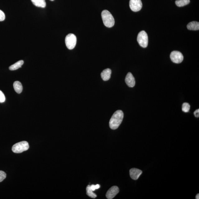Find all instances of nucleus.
<instances>
[{"label":"nucleus","mask_w":199,"mask_h":199,"mask_svg":"<svg viewBox=\"0 0 199 199\" xmlns=\"http://www.w3.org/2000/svg\"><path fill=\"white\" fill-rule=\"evenodd\" d=\"M124 118V113L121 110L116 111L112 116L109 122V126L112 130L117 129L122 123Z\"/></svg>","instance_id":"f257e3e1"},{"label":"nucleus","mask_w":199,"mask_h":199,"mask_svg":"<svg viewBox=\"0 0 199 199\" xmlns=\"http://www.w3.org/2000/svg\"><path fill=\"white\" fill-rule=\"evenodd\" d=\"M102 17L104 25L106 27L111 28L115 24V21L113 16L109 11L106 10L102 11Z\"/></svg>","instance_id":"f03ea898"},{"label":"nucleus","mask_w":199,"mask_h":199,"mask_svg":"<svg viewBox=\"0 0 199 199\" xmlns=\"http://www.w3.org/2000/svg\"><path fill=\"white\" fill-rule=\"evenodd\" d=\"M29 143L25 141L17 143L14 145L12 148V151L16 154H20L29 149Z\"/></svg>","instance_id":"7ed1b4c3"},{"label":"nucleus","mask_w":199,"mask_h":199,"mask_svg":"<svg viewBox=\"0 0 199 199\" xmlns=\"http://www.w3.org/2000/svg\"><path fill=\"white\" fill-rule=\"evenodd\" d=\"M77 42V38L73 34H69L66 36L65 42L66 47L69 50H72L75 47Z\"/></svg>","instance_id":"20e7f679"},{"label":"nucleus","mask_w":199,"mask_h":199,"mask_svg":"<svg viewBox=\"0 0 199 199\" xmlns=\"http://www.w3.org/2000/svg\"><path fill=\"white\" fill-rule=\"evenodd\" d=\"M137 41L140 45L143 48L147 47L148 38L147 34L144 31H142L139 33L137 37Z\"/></svg>","instance_id":"39448f33"},{"label":"nucleus","mask_w":199,"mask_h":199,"mask_svg":"<svg viewBox=\"0 0 199 199\" xmlns=\"http://www.w3.org/2000/svg\"><path fill=\"white\" fill-rule=\"evenodd\" d=\"M170 59L174 63L180 64L184 59L183 56L181 53L178 51H173L170 55Z\"/></svg>","instance_id":"423d86ee"},{"label":"nucleus","mask_w":199,"mask_h":199,"mask_svg":"<svg viewBox=\"0 0 199 199\" xmlns=\"http://www.w3.org/2000/svg\"><path fill=\"white\" fill-rule=\"evenodd\" d=\"M130 7L133 11H139L142 7V1L141 0H130Z\"/></svg>","instance_id":"0eeeda50"},{"label":"nucleus","mask_w":199,"mask_h":199,"mask_svg":"<svg viewBox=\"0 0 199 199\" xmlns=\"http://www.w3.org/2000/svg\"><path fill=\"white\" fill-rule=\"evenodd\" d=\"M119 192V189L116 186H114L110 188L106 194V197L108 199L113 198Z\"/></svg>","instance_id":"6e6552de"},{"label":"nucleus","mask_w":199,"mask_h":199,"mask_svg":"<svg viewBox=\"0 0 199 199\" xmlns=\"http://www.w3.org/2000/svg\"><path fill=\"white\" fill-rule=\"evenodd\" d=\"M126 83L129 87H134L135 84V80L134 76L130 72H129L126 75L125 79Z\"/></svg>","instance_id":"1a4fd4ad"},{"label":"nucleus","mask_w":199,"mask_h":199,"mask_svg":"<svg viewBox=\"0 0 199 199\" xmlns=\"http://www.w3.org/2000/svg\"><path fill=\"white\" fill-rule=\"evenodd\" d=\"M142 173V170L136 168H132L130 170V176L134 180H137Z\"/></svg>","instance_id":"9d476101"},{"label":"nucleus","mask_w":199,"mask_h":199,"mask_svg":"<svg viewBox=\"0 0 199 199\" xmlns=\"http://www.w3.org/2000/svg\"><path fill=\"white\" fill-rule=\"evenodd\" d=\"M111 74V70L109 68L104 69L101 74L102 79L104 81H107L110 79Z\"/></svg>","instance_id":"9b49d317"},{"label":"nucleus","mask_w":199,"mask_h":199,"mask_svg":"<svg viewBox=\"0 0 199 199\" xmlns=\"http://www.w3.org/2000/svg\"><path fill=\"white\" fill-rule=\"evenodd\" d=\"M187 28L191 31H198L199 30V23L195 21L191 22L187 25Z\"/></svg>","instance_id":"f8f14e48"},{"label":"nucleus","mask_w":199,"mask_h":199,"mask_svg":"<svg viewBox=\"0 0 199 199\" xmlns=\"http://www.w3.org/2000/svg\"><path fill=\"white\" fill-rule=\"evenodd\" d=\"M33 4L38 7L44 8L46 7L45 0H31Z\"/></svg>","instance_id":"ddd939ff"},{"label":"nucleus","mask_w":199,"mask_h":199,"mask_svg":"<svg viewBox=\"0 0 199 199\" xmlns=\"http://www.w3.org/2000/svg\"><path fill=\"white\" fill-rule=\"evenodd\" d=\"M14 89L17 93L20 94L23 90V86L21 83L19 81H15L13 83Z\"/></svg>","instance_id":"4468645a"},{"label":"nucleus","mask_w":199,"mask_h":199,"mask_svg":"<svg viewBox=\"0 0 199 199\" xmlns=\"http://www.w3.org/2000/svg\"><path fill=\"white\" fill-rule=\"evenodd\" d=\"M23 64L24 61L23 60L18 61L15 64L10 66L9 68V69L11 70V71H14V70H17L19 69V68H21V66L23 65Z\"/></svg>","instance_id":"2eb2a0df"},{"label":"nucleus","mask_w":199,"mask_h":199,"mask_svg":"<svg viewBox=\"0 0 199 199\" xmlns=\"http://www.w3.org/2000/svg\"><path fill=\"white\" fill-rule=\"evenodd\" d=\"M190 3V0H177L175 2L176 5L180 7L187 5Z\"/></svg>","instance_id":"dca6fc26"},{"label":"nucleus","mask_w":199,"mask_h":199,"mask_svg":"<svg viewBox=\"0 0 199 199\" xmlns=\"http://www.w3.org/2000/svg\"><path fill=\"white\" fill-rule=\"evenodd\" d=\"M86 193L88 196L92 198H95L97 197V195L94 194L91 188H90V185H88L86 187Z\"/></svg>","instance_id":"f3484780"},{"label":"nucleus","mask_w":199,"mask_h":199,"mask_svg":"<svg viewBox=\"0 0 199 199\" xmlns=\"http://www.w3.org/2000/svg\"><path fill=\"white\" fill-rule=\"evenodd\" d=\"M190 108V104L187 102H184L182 104V111L185 112H187L189 111Z\"/></svg>","instance_id":"a211bd4d"},{"label":"nucleus","mask_w":199,"mask_h":199,"mask_svg":"<svg viewBox=\"0 0 199 199\" xmlns=\"http://www.w3.org/2000/svg\"><path fill=\"white\" fill-rule=\"evenodd\" d=\"M7 174L3 171L0 170V182H1L5 179Z\"/></svg>","instance_id":"6ab92c4d"},{"label":"nucleus","mask_w":199,"mask_h":199,"mask_svg":"<svg viewBox=\"0 0 199 199\" xmlns=\"http://www.w3.org/2000/svg\"><path fill=\"white\" fill-rule=\"evenodd\" d=\"M5 101V97L4 94L1 90H0V102H3Z\"/></svg>","instance_id":"aec40b11"},{"label":"nucleus","mask_w":199,"mask_h":199,"mask_svg":"<svg viewBox=\"0 0 199 199\" xmlns=\"http://www.w3.org/2000/svg\"><path fill=\"white\" fill-rule=\"evenodd\" d=\"M5 19V15L2 11L0 10V21H4Z\"/></svg>","instance_id":"412c9836"},{"label":"nucleus","mask_w":199,"mask_h":199,"mask_svg":"<svg viewBox=\"0 0 199 199\" xmlns=\"http://www.w3.org/2000/svg\"><path fill=\"white\" fill-rule=\"evenodd\" d=\"M90 188H91V189L92 191H95L96 189H98V188H100V186L99 184H96V185H92L90 186Z\"/></svg>","instance_id":"4be33fe9"},{"label":"nucleus","mask_w":199,"mask_h":199,"mask_svg":"<svg viewBox=\"0 0 199 199\" xmlns=\"http://www.w3.org/2000/svg\"><path fill=\"white\" fill-rule=\"evenodd\" d=\"M194 115L196 117H199V109H197L194 112Z\"/></svg>","instance_id":"5701e85b"},{"label":"nucleus","mask_w":199,"mask_h":199,"mask_svg":"<svg viewBox=\"0 0 199 199\" xmlns=\"http://www.w3.org/2000/svg\"><path fill=\"white\" fill-rule=\"evenodd\" d=\"M196 199H199V194H198L196 195Z\"/></svg>","instance_id":"b1692460"},{"label":"nucleus","mask_w":199,"mask_h":199,"mask_svg":"<svg viewBox=\"0 0 199 199\" xmlns=\"http://www.w3.org/2000/svg\"><path fill=\"white\" fill-rule=\"evenodd\" d=\"M50 1H54V0H50Z\"/></svg>","instance_id":"393cba45"}]
</instances>
